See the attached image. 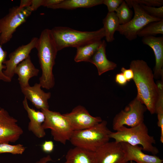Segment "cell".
Here are the masks:
<instances>
[{
    "instance_id": "6da1fadb",
    "label": "cell",
    "mask_w": 163,
    "mask_h": 163,
    "mask_svg": "<svg viewBox=\"0 0 163 163\" xmlns=\"http://www.w3.org/2000/svg\"><path fill=\"white\" fill-rule=\"evenodd\" d=\"M129 66L133 72V80L137 91L136 97L151 114L155 113L158 91L151 69L145 61L141 59L132 60Z\"/></svg>"
},
{
    "instance_id": "7a4b0ae2",
    "label": "cell",
    "mask_w": 163,
    "mask_h": 163,
    "mask_svg": "<svg viewBox=\"0 0 163 163\" xmlns=\"http://www.w3.org/2000/svg\"><path fill=\"white\" fill-rule=\"evenodd\" d=\"M35 48L37 51L39 62L42 71L39 78L41 87L47 90L53 88L55 84L53 68L58 52L50 30L45 29L41 32Z\"/></svg>"
},
{
    "instance_id": "3957f363",
    "label": "cell",
    "mask_w": 163,
    "mask_h": 163,
    "mask_svg": "<svg viewBox=\"0 0 163 163\" xmlns=\"http://www.w3.org/2000/svg\"><path fill=\"white\" fill-rule=\"evenodd\" d=\"M50 30L58 51L66 47L77 48L101 40L105 37L103 27L94 31H83L67 27H56Z\"/></svg>"
},
{
    "instance_id": "277c9868",
    "label": "cell",
    "mask_w": 163,
    "mask_h": 163,
    "mask_svg": "<svg viewBox=\"0 0 163 163\" xmlns=\"http://www.w3.org/2000/svg\"><path fill=\"white\" fill-rule=\"evenodd\" d=\"M107 125V121L102 120L89 128L74 131L69 141L75 147L95 152L109 142L111 131Z\"/></svg>"
},
{
    "instance_id": "5b68a950",
    "label": "cell",
    "mask_w": 163,
    "mask_h": 163,
    "mask_svg": "<svg viewBox=\"0 0 163 163\" xmlns=\"http://www.w3.org/2000/svg\"><path fill=\"white\" fill-rule=\"evenodd\" d=\"M110 138L117 142H126L132 145H140L143 150L154 155L159 153L158 149L153 145L155 140L153 136L149 135L144 122L129 128L123 126L115 132H111Z\"/></svg>"
},
{
    "instance_id": "8992f818",
    "label": "cell",
    "mask_w": 163,
    "mask_h": 163,
    "mask_svg": "<svg viewBox=\"0 0 163 163\" xmlns=\"http://www.w3.org/2000/svg\"><path fill=\"white\" fill-rule=\"evenodd\" d=\"M45 119L42 126L45 130L50 129L54 140L65 145L69 141L73 132L70 122L64 114L50 110L49 109H42Z\"/></svg>"
},
{
    "instance_id": "52a82bcc",
    "label": "cell",
    "mask_w": 163,
    "mask_h": 163,
    "mask_svg": "<svg viewBox=\"0 0 163 163\" xmlns=\"http://www.w3.org/2000/svg\"><path fill=\"white\" fill-rule=\"evenodd\" d=\"M125 1L130 8H133L134 15L127 23L120 25L117 31L128 40L131 41L136 39L138 33L149 23L161 20L148 14L134 0Z\"/></svg>"
},
{
    "instance_id": "ba28073f",
    "label": "cell",
    "mask_w": 163,
    "mask_h": 163,
    "mask_svg": "<svg viewBox=\"0 0 163 163\" xmlns=\"http://www.w3.org/2000/svg\"><path fill=\"white\" fill-rule=\"evenodd\" d=\"M32 12L30 7L20 8L17 6L9 9L8 13L0 19V45L11 40L17 28L26 22Z\"/></svg>"
},
{
    "instance_id": "9c48e42d",
    "label": "cell",
    "mask_w": 163,
    "mask_h": 163,
    "mask_svg": "<svg viewBox=\"0 0 163 163\" xmlns=\"http://www.w3.org/2000/svg\"><path fill=\"white\" fill-rule=\"evenodd\" d=\"M146 107L136 97L125 108L117 114L113 121V129L117 131L121 127L127 125L136 126L144 121V114Z\"/></svg>"
},
{
    "instance_id": "30bf717a",
    "label": "cell",
    "mask_w": 163,
    "mask_h": 163,
    "mask_svg": "<svg viewBox=\"0 0 163 163\" xmlns=\"http://www.w3.org/2000/svg\"><path fill=\"white\" fill-rule=\"evenodd\" d=\"M18 120L4 108L0 107V143L15 142L23 133Z\"/></svg>"
},
{
    "instance_id": "8fae6325",
    "label": "cell",
    "mask_w": 163,
    "mask_h": 163,
    "mask_svg": "<svg viewBox=\"0 0 163 163\" xmlns=\"http://www.w3.org/2000/svg\"><path fill=\"white\" fill-rule=\"evenodd\" d=\"M95 152L97 163H127L121 143L108 142Z\"/></svg>"
},
{
    "instance_id": "7c38bea8",
    "label": "cell",
    "mask_w": 163,
    "mask_h": 163,
    "mask_svg": "<svg viewBox=\"0 0 163 163\" xmlns=\"http://www.w3.org/2000/svg\"><path fill=\"white\" fill-rule=\"evenodd\" d=\"M64 114L69 119L73 131L89 128L103 120L100 117L91 116L85 107L80 105Z\"/></svg>"
},
{
    "instance_id": "4fadbf2b",
    "label": "cell",
    "mask_w": 163,
    "mask_h": 163,
    "mask_svg": "<svg viewBox=\"0 0 163 163\" xmlns=\"http://www.w3.org/2000/svg\"><path fill=\"white\" fill-rule=\"evenodd\" d=\"M38 40L37 37H33L28 43L19 46L9 54V59L4 63L5 69L3 72L7 77L12 80L15 75V68L30 56L31 50L35 48Z\"/></svg>"
},
{
    "instance_id": "5bb4252c",
    "label": "cell",
    "mask_w": 163,
    "mask_h": 163,
    "mask_svg": "<svg viewBox=\"0 0 163 163\" xmlns=\"http://www.w3.org/2000/svg\"><path fill=\"white\" fill-rule=\"evenodd\" d=\"M41 88L39 83H36L33 86L21 88L24 97L30 101L37 109H49L48 101L51 97V93L45 92Z\"/></svg>"
},
{
    "instance_id": "9a60e30c",
    "label": "cell",
    "mask_w": 163,
    "mask_h": 163,
    "mask_svg": "<svg viewBox=\"0 0 163 163\" xmlns=\"http://www.w3.org/2000/svg\"><path fill=\"white\" fill-rule=\"evenodd\" d=\"M142 41L152 50L155 56V64L154 69V78H163V37L148 36L143 37Z\"/></svg>"
},
{
    "instance_id": "2e32d148",
    "label": "cell",
    "mask_w": 163,
    "mask_h": 163,
    "mask_svg": "<svg viewBox=\"0 0 163 163\" xmlns=\"http://www.w3.org/2000/svg\"><path fill=\"white\" fill-rule=\"evenodd\" d=\"M22 104L30 120L28 126V130L37 137L43 138L46 135L45 130L42 126L45 119L44 113L41 110L36 111L30 107L28 104L27 100L25 97Z\"/></svg>"
},
{
    "instance_id": "e0dca14e",
    "label": "cell",
    "mask_w": 163,
    "mask_h": 163,
    "mask_svg": "<svg viewBox=\"0 0 163 163\" xmlns=\"http://www.w3.org/2000/svg\"><path fill=\"white\" fill-rule=\"evenodd\" d=\"M121 143L125 153L127 162L133 161L136 163H163V160L158 157L143 153L142 147L132 145L126 142Z\"/></svg>"
},
{
    "instance_id": "ac0fdd59",
    "label": "cell",
    "mask_w": 163,
    "mask_h": 163,
    "mask_svg": "<svg viewBox=\"0 0 163 163\" xmlns=\"http://www.w3.org/2000/svg\"><path fill=\"white\" fill-rule=\"evenodd\" d=\"M39 70L32 63L30 56L19 63L14 70L18 76L21 88L30 86L29 80L31 78L38 76Z\"/></svg>"
},
{
    "instance_id": "d6986e66",
    "label": "cell",
    "mask_w": 163,
    "mask_h": 163,
    "mask_svg": "<svg viewBox=\"0 0 163 163\" xmlns=\"http://www.w3.org/2000/svg\"><path fill=\"white\" fill-rule=\"evenodd\" d=\"M106 45L105 40H102L100 46L89 61L96 66L99 75L113 70L117 67L116 63L110 61L107 58L106 53Z\"/></svg>"
},
{
    "instance_id": "ffe728a7",
    "label": "cell",
    "mask_w": 163,
    "mask_h": 163,
    "mask_svg": "<svg viewBox=\"0 0 163 163\" xmlns=\"http://www.w3.org/2000/svg\"><path fill=\"white\" fill-rule=\"evenodd\" d=\"M64 163H97L94 152L75 147L70 149Z\"/></svg>"
},
{
    "instance_id": "44dd1931",
    "label": "cell",
    "mask_w": 163,
    "mask_h": 163,
    "mask_svg": "<svg viewBox=\"0 0 163 163\" xmlns=\"http://www.w3.org/2000/svg\"><path fill=\"white\" fill-rule=\"evenodd\" d=\"M103 0H63L60 3L48 8L72 10L78 8H90L103 4Z\"/></svg>"
},
{
    "instance_id": "7402d4cb",
    "label": "cell",
    "mask_w": 163,
    "mask_h": 163,
    "mask_svg": "<svg viewBox=\"0 0 163 163\" xmlns=\"http://www.w3.org/2000/svg\"><path fill=\"white\" fill-rule=\"evenodd\" d=\"M105 37L107 42H111L114 40V34L120 25L115 12H108L103 20Z\"/></svg>"
},
{
    "instance_id": "603a6c76",
    "label": "cell",
    "mask_w": 163,
    "mask_h": 163,
    "mask_svg": "<svg viewBox=\"0 0 163 163\" xmlns=\"http://www.w3.org/2000/svg\"><path fill=\"white\" fill-rule=\"evenodd\" d=\"M102 42L101 40L78 47L74 60L76 62H89Z\"/></svg>"
},
{
    "instance_id": "cb8c5ba5",
    "label": "cell",
    "mask_w": 163,
    "mask_h": 163,
    "mask_svg": "<svg viewBox=\"0 0 163 163\" xmlns=\"http://www.w3.org/2000/svg\"><path fill=\"white\" fill-rule=\"evenodd\" d=\"M158 95L155 106V113L157 114V124L161 130L160 141L163 143V84L162 81H158L156 84Z\"/></svg>"
},
{
    "instance_id": "d4e9b609",
    "label": "cell",
    "mask_w": 163,
    "mask_h": 163,
    "mask_svg": "<svg viewBox=\"0 0 163 163\" xmlns=\"http://www.w3.org/2000/svg\"><path fill=\"white\" fill-rule=\"evenodd\" d=\"M158 34H163V19L147 24L138 33L137 36H155Z\"/></svg>"
},
{
    "instance_id": "484cf974",
    "label": "cell",
    "mask_w": 163,
    "mask_h": 163,
    "mask_svg": "<svg viewBox=\"0 0 163 163\" xmlns=\"http://www.w3.org/2000/svg\"><path fill=\"white\" fill-rule=\"evenodd\" d=\"M115 13L120 25L127 23L133 17V11L124 0L116 10Z\"/></svg>"
},
{
    "instance_id": "4316f807",
    "label": "cell",
    "mask_w": 163,
    "mask_h": 163,
    "mask_svg": "<svg viewBox=\"0 0 163 163\" xmlns=\"http://www.w3.org/2000/svg\"><path fill=\"white\" fill-rule=\"evenodd\" d=\"M25 150V147L22 144L11 145L8 143H0V154L9 153L13 155H21Z\"/></svg>"
},
{
    "instance_id": "83f0119b",
    "label": "cell",
    "mask_w": 163,
    "mask_h": 163,
    "mask_svg": "<svg viewBox=\"0 0 163 163\" xmlns=\"http://www.w3.org/2000/svg\"><path fill=\"white\" fill-rule=\"evenodd\" d=\"M7 52L3 50L2 45L0 44V80L9 82H11V80L7 77L3 72L5 69L4 63L7 60Z\"/></svg>"
},
{
    "instance_id": "f1b7e54d",
    "label": "cell",
    "mask_w": 163,
    "mask_h": 163,
    "mask_svg": "<svg viewBox=\"0 0 163 163\" xmlns=\"http://www.w3.org/2000/svg\"><path fill=\"white\" fill-rule=\"evenodd\" d=\"M144 11L149 15L161 19H163V6L154 7L139 5Z\"/></svg>"
},
{
    "instance_id": "f546056e",
    "label": "cell",
    "mask_w": 163,
    "mask_h": 163,
    "mask_svg": "<svg viewBox=\"0 0 163 163\" xmlns=\"http://www.w3.org/2000/svg\"><path fill=\"white\" fill-rule=\"evenodd\" d=\"M123 1V0H103V4L107 6L108 12H113L115 11Z\"/></svg>"
},
{
    "instance_id": "4dcf8cb0",
    "label": "cell",
    "mask_w": 163,
    "mask_h": 163,
    "mask_svg": "<svg viewBox=\"0 0 163 163\" xmlns=\"http://www.w3.org/2000/svg\"><path fill=\"white\" fill-rule=\"evenodd\" d=\"M139 5L148 6L160 7L163 6V0H134Z\"/></svg>"
},
{
    "instance_id": "1f68e13d",
    "label": "cell",
    "mask_w": 163,
    "mask_h": 163,
    "mask_svg": "<svg viewBox=\"0 0 163 163\" xmlns=\"http://www.w3.org/2000/svg\"><path fill=\"white\" fill-rule=\"evenodd\" d=\"M42 150L46 153H50L53 151L54 144L53 142L51 140L44 141L41 145Z\"/></svg>"
},
{
    "instance_id": "d6a6232c",
    "label": "cell",
    "mask_w": 163,
    "mask_h": 163,
    "mask_svg": "<svg viewBox=\"0 0 163 163\" xmlns=\"http://www.w3.org/2000/svg\"><path fill=\"white\" fill-rule=\"evenodd\" d=\"M121 71L127 82H129L133 79L134 74L132 69L130 68L126 69L124 67H122L121 69Z\"/></svg>"
},
{
    "instance_id": "836d02e7",
    "label": "cell",
    "mask_w": 163,
    "mask_h": 163,
    "mask_svg": "<svg viewBox=\"0 0 163 163\" xmlns=\"http://www.w3.org/2000/svg\"><path fill=\"white\" fill-rule=\"evenodd\" d=\"M116 82L121 86L125 85L127 82V80L122 73L117 74L115 77Z\"/></svg>"
},
{
    "instance_id": "e575fe53",
    "label": "cell",
    "mask_w": 163,
    "mask_h": 163,
    "mask_svg": "<svg viewBox=\"0 0 163 163\" xmlns=\"http://www.w3.org/2000/svg\"><path fill=\"white\" fill-rule=\"evenodd\" d=\"M43 0H31L30 8L32 11L36 10L39 7L42 6Z\"/></svg>"
},
{
    "instance_id": "d590c367",
    "label": "cell",
    "mask_w": 163,
    "mask_h": 163,
    "mask_svg": "<svg viewBox=\"0 0 163 163\" xmlns=\"http://www.w3.org/2000/svg\"><path fill=\"white\" fill-rule=\"evenodd\" d=\"M63 0H43L42 6L49 7L57 4L61 2Z\"/></svg>"
},
{
    "instance_id": "8d00e7d4",
    "label": "cell",
    "mask_w": 163,
    "mask_h": 163,
    "mask_svg": "<svg viewBox=\"0 0 163 163\" xmlns=\"http://www.w3.org/2000/svg\"><path fill=\"white\" fill-rule=\"evenodd\" d=\"M31 0H21L19 7L20 8H24L30 7L31 5Z\"/></svg>"
},
{
    "instance_id": "74e56055",
    "label": "cell",
    "mask_w": 163,
    "mask_h": 163,
    "mask_svg": "<svg viewBox=\"0 0 163 163\" xmlns=\"http://www.w3.org/2000/svg\"><path fill=\"white\" fill-rule=\"evenodd\" d=\"M52 159L49 155L43 157L34 163H47L52 161Z\"/></svg>"
},
{
    "instance_id": "f35d334b",
    "label": "cell",
    "mask_w": 163,
    "mask_h": 163,
    "mask_svg": "<svg viewBox=\"0 0 163 163\" xmlns=\"http://www.w3.org/2000/svg\"><path fill=\"white\" fill-rule=\"evenodd\" d=\"M127 163H136L135 162L131 161L130 162H127Z\"/></svg>"
},
{
    "instance_id": "ab89813d",
    "label": "cell",
    "mask_w": 163,
    "mask_h": 163,
    "mask_svg": "<svg viewBox=\"0 0 163 163\" xmlns=\"http://www.w3.org/2000/svg\"><path fill=\"white\" fill-rule=\"evenodd\" d=\"M47 163H50V162H47Z\"/></svg>"
}]
</instances>
